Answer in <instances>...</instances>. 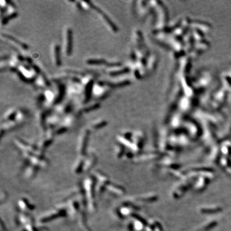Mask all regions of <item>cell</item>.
I'll return each mask as SVG.
<instances>
[{"label":"cell","instance_id":"8fae6325","mask_svg":"<svg viewBox=\"0 0 231 231\" xmlns=\"http://www.w3.org/2000/svg\"><path fill=\"white\" fill-rule=\"evenodd\" d=\"M127 71L128 69L127 67L121 66L106 68L105 70V72L111 76H118L119 75H121L127 72Z\"/></svg>","mask_w":231,"mask_h":231},{"label":"cell","instance_id":"9a60e30c","mask_svg":"<svg viewBox=\"0 0 231 231\" xmlns=\"http://www.w3.org/2000/svg\"><path fill=\"white\" fill-rule=\"evenodd\" d=\"M21 125H22V124L18 122V121L16 120L10 121H8V122L2 123V125H1V132L11 131V130L19 127V126H21Z\"/></svg>","mask_w":231,"mask_h":231},{"label":"cell","instance_id":"2e32d148","mask_svg":"<svg viewBox=\"0 0 231 231\" xmlns=\"http://www.w3.org/2000/svg\"><path fill=\"white\" fill-rule=\"evenodd\" d=\"M107 62V60L102 58H91L87 59L86 61V63L89 66H105Z\"/></svg>","mask_w":231,"mask_h":231},{"label":"cell","instance_id":"5b68a950","mask_svg":"<svg viewBox=\"0 0 231 231\" xmlns=\"http://www.w3.org/2000/svg\"><path fill=\"white\" fill-rule=\"evenodd\" d=\"M94 10L96 12L97 14H98L101 19L103 20L105 25L109 28V30H110L111 32H112L113 33H117V32H118V28L116 26L114 23L112 22V21L110 18H109V16L105 14L104 12H103L102 10H101L99 7L95 6Z\"/></svg>","mask_w":231,"mask_h":231},{"label":"cell","instance_id":"8992f818","mask_svg":"<svg viewBox=\"0 0 231 231\" xmlns=\"http://www.w3.org/2000/svg\"><path fill=\"white\" fill-rule=\"evenodd\" d=\"M34 84L36 87L40 89H43L44 91L51 86L50 81L48 79L46 76L44 75L43 72L40 73L37 76Z\"/></svg>","mask_w":231,"mask_h":231},{"label":"cell","instance_id":"5bb4252c","mask_svg":"<svg viewBox=\"0 0 231 231\" xmlns=\"http://www.w3.org/2000/svg\"><path fill=\"white\" fill-rule=\"evenodd\" d=\"M28 117H29V111H28L26 109L19 108L18 109V113L15 120H16L18 122L23 125L25 123V121L28 118Z\"/></svg>","mask_w":231,"mask_h":231},{"label":"cell","instance_id":"52a82bcc","mask_svg":"<svg viewBox=\"0 0 231 231\" xmlns=\"http://www.w3.org/2000/svg\"><path fill=\"white\" fill-rule=\"evenodd\" d=\"M1 39H4V40H7V42L10 43L12 46H14L19 48H21L22 50H28V48H29V47H28V46L26 44L21 42L20 40L14 38L11 35L2 33L1 34Z\"/></svg>","mask_w":231,"mask_h":231},{"label":"cell","instance_id":"9c48e42d","mask_svg":"<svg viewBox=\"0 0 231 231\" xmlns=\"http://www.w3.org/2000/svg\"><path fill=\"white\" fill-rule=\"evenodd\" d=\"M62 121V116L56 114L54 111L48 116L46 120L47 127L50 128V129L54 128Z\"/></svg>","mask_w":231,"mask_h":231},{"label":"cell","instance_id":"3957f363","mask_svg":"<svg viewBox=\"0 0 231 231\" xmlns=\"http://www.w3.org/2000/svg\"><path fill=\"white\" fill-rule=\"evenodd\" d=\"M75 109L74 104L72 101L67 100L56 105L54 108V111L60 116H66L73 112Z\"/></svg>","mask_w":231,"mask_h":231},{"label":"cell","instance_id":"d6986e66","mask_svg":"<svg viewBox=\"0 0 231 231\" xmlns=\"http://www.w3.org/2000/svg\"><path fill=\"white\" fill-rule=\"evenodd\" d=\"M80 5H81V7H82V12L84 11H89L91 10H94V8H95V5H93V4L91 2V1H80Z\"/></svg>","mask_w":231,"mask_h":231},{"label":"cell","instance_id":"6da1fadb","mask_svg":"<svg viewBox=\"0 0 231 231\" xmlns=\"http://www.w3.org/2000/svg\"><path fill=\"white\" fill-rule=\"evenodd\" d=\"M40 73L41 71L37 65L30 66L25 62L20 65L16 71L19 78L26 83H34Z\"/></svg>","mask_w":231,"mask_h":231},{"label":"cell","instance_id":"ba28073f","mask_svg":"<svg viewBox=\"0 0 231 231\" xmlns=\"http://www.w3.org/2000/svg\"><path fill=\"white\" fill-rule=\"evenodd\" d=\"M80 116L76 113L75 111L67 114V116L64 117L62 120V123L64 127L66 128L73 126L77 122V121L80 118Z\"/></svg>","mask_w":231,"mask_h":231},{"label":"cell","instance_id":"277c9868","mask_svg":"<svg viewBox=\"0 0 231 231\" xmlns=\"http://www.w3.org/2000/svg\"><path fill=\"white\" fill-rule=\"evenodd\" d=\"M64 40L65 55L70 56L72 54L73 47V30L71 28L67 27L65 29Z\"/></svg>","mask_w":231,"mask_h":231},{"label":"cell","instance_id":"ac0fdd59","mask_svg":"<svg viewBox=\"0 0 231 231\" xmlns=\"http://www.w3.org/2000/svg\"><path fill=\"white\" fill-rule=\"evenodd\" d=\"M107 124V121L105 120H96L92 121L91 124V127L93 129H98L103 127Z\"/></svg>","mask_w":231,"mask_h":231},{"label":"cell","instance_id":"7a4b0ae2","mask_svg":"<svg viewBox=\"0 0 231 231\" xmlns=\"http://www.w3.org/2000/svg\"><path fill=\"white\" fill-rule=\"evenodd\" d=\"M113 88L109 84L108 82L102 80H96L93 85L92 98L97 102L102 101L109 96Z\"/></svg>","mask_w":231,"mask_h":231},{"label":"cell","instance_id":"e0dca14e","mask_svg":"<svg viewBox=\"0 0 231 231\" xmlns=\"http://www.w3.org/2000/svg\"><path fill=\"white\" fill-rule=\"evenodd\" d=\"M108 83L112 88H117L126 86L129 84V81L125 79H118V78H116L114 80L109 81Z\"/></svg>","mask_w":231,"mask_h":231},{"label":"cell","instance_id":"4fadbf2b","mask_svg":"<svg viewBox=\"0 0 231 231\" xmlns=\"http://www.w3.org/2000/svg\"><path fill=\"white\" fill-rule=\"evenodd\" d=\"M100 107V103L98 102H96L94 103H88L86 105H81L78 108L80 112L82 113H87L93 111H95Z\"/></svg>","mask_w":231,"mask_h":231},{"label":"cell","instance_id":"30bf717a","mask_svg":"<svg viewBox=\"0 0 231 231\" xmlns=\"http://www.w3.org/2000/svg\"><path fill=\"white\" fill-rule=\"evenodd\" d=\"M60 46L58 44L54 43L51 46V56L52 60L56 66L59 67L61 65V59H60Z\"/></svg>","mask_w":231,"mask_h":231},{"label":"cell","instance_id":"7c38bea8","mask_svg":"<svg viewBox=\"0 0 231 231\" xmlns=\"http://www.w3.org/2000/svg\"><path fill=\"white\" fill-rule=\"evenodd\" d=\"M17 113H18V109L11 108L8 109V110L4 113L3 116H2L1 123H4L8 122V121L14 120L15 119L16 115H17Z\"/></svg>","mask_w":231,"mask_h":231}]
</instances>
